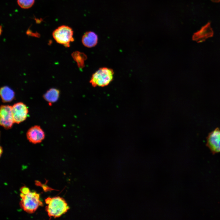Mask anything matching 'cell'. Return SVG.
I'll return each mask as SVG.
<instances>
[{"instance_id":"cell-1","label":"cell","mask_w":220,"mask_h":220,"mask_svg":"<svg viewBox=\"0 0 220 220\" xmlns=\"http://www.w3.org/2000/svg\"><path fill=\"white\" fill-rule=\"evenodd\" d=\"M20 191L21 199L20 206L26 212L33 213L39 206H43L42 202L40 200L39 194L36 192H31L28 188L25 186L21 187Z\"/></svg>"},{"instance_id":"cell-2","label":"cell","mask_w":220,"mask_h":220,"mask_svg":"<svg viewBox=\"0 0 220 220\" xmlns=\"http://www.w3.org/2000/svg\"><path fill=\"white\" fill-rule=\"evenodd\" d=\"M45 209L50 218H57L66 213L69 209L65 200L59 196L48 197L45 200Z\"/></svg>"},{"instance_id":"cell-3","label":"cell","mask_w":220,"mask_h":220,"mask_svg":"<svg viewBox=\"0 0 220 220\" xmlns=\"http://www.w3.org/2000/svg\"><path fill=\"white\" fill-rule=\"evenodd\" d=\"M114 74V71L111 68H100L93 74L90 83L94 87L107 86L112 81Z\"/></svg>"},{"instance_id":"cell-4","label":"cell","mask_w":220,"mask_h":220,"mask_svg":"<svg viewBox=\"0 0 220 220\" xmlns=\"http://www.w3.org/2000/svg\"><path fill=\"white\" fill-rule=\"evenodd\" d=\"M52 35L56 41L66 47L70 46L74 41L73 31L69 26L62 25L58 27L53 32Z\"/></svg>"},{"instance_id":"cell-5","label":"cell","mask_w":220,"mask_h":220,"mask_svg":"<svg viewBox=\"0 0 220 220\" xmlns=\"http://www.w3.org/2000/svg\"><path fill=\"white\" fill-rule=\"evenodd\" d=\"M14 123L12 113V106L2 105L0 106V124L5 129L11 128Z\"/></svg>"},{"instance_id":"cell-6","label":"cell","mask_w":220,"mask_h":220,"mask_svg":"<svg viewBox=\"0 0 220 220\" xmlns=\"http://www.w3.org/2000/svg\"><path fill=\"white\" fill-rule=\"evenodd\" d=\"M28 110L26 105L22 102L14 104L12 106V113L14 123L19 124L26 119Z\"/></svg>"},{"instance_id":"cell-7","label":"cell","mask_w":220,"mask_h":220,"mask_svg":"<svg viewBox=\"0 0 220 220\" xmlns=\"http://www.w3.org/2000/svg\"><path fill=\"white\" fill-rule=\"evenodd\" d=\"M206 145L213 154L220 152V129L219 128H216L208 134Z\"/></svg>"},{"instance_id":"cell-8","label":"cell","mask_w":220,"mask_h":220,"mask_svg":"<svg viewBox=\"0 0 220 220\" xmlns=\"http://www.w3.org/2000/svg\"><path fill=\"white\" fill-rule=\"evenodd\" d=\"M26 136L30 142L36 144L41 142L44 140L45 134L40 126L35 125L28 130Z\"/></svg>"},{"instance_id":"cell-9","label":"cell","mask_w":220,"mask_h":220,"mask_svg":"<svg viewBox=\"0 0 220 220\" xmlns=\"http://www.w3.org/2000/svg\"><path fill=\"white\" fill-rule=\"evenodd\" d=\"M97 35L94 32L91 31L85 32L82 38L83 45L88 48L95 46L98 42Z\"/></svg>"},{"instance_id":"cell-10","label":"cell","mask_w":220,"mask_h":220,"mask_svg":"<svg viewBox=\"0 0 220 220\" xmlns=\"http://www.w3.org/2000/svg\"><path fill=\"white\" fill-rule=\"evenodd\" d=\"M0 94L2 101L4 103L12 101L15 97L14 91L7 86H4L1 88Z\"/></svg>"},{"instance_id":"cell-11","label":"cell","mask_w":220,"mask_h":220,"mask_svg":"<svg viewBox=\"0 0 220 220\" xmlns=\"http://www.w3.org/2000/svg\"><path fill=\"white\" fill-rule=\"evenodd\" d=\"M60 91L55 88H52L48 90L43 95L44 99L49 103V105L56 102L59 99Z\"/></svg>"},{"instance_id":"cell-12","label":"cell","mask_w":220,"mask_h":220,"mask_svg":"<svg viewBox=\"0 0 220 220\" xmlns=\"http://www.w3.org/2000/svg\"><path fill=\"white\" fill-rule=\"evenodd\" d=\"M72 56L79 68H82L84 67L85 61L87 59V56L85 53L79 51H75L72 53Z\"/></svg>"},{"instance_id":"cell-13","label":"cell","mask_w":220,"mask_h":220,"mask_svg":"<svg viewBox=\"0 0 220 220\" xmlns=\"http://www.w3.org/2000/svg\"><path fill=\"white\" fill-rule=\"evenodd\" d=\"M212 32L211 31L207 32V30L203 29L195 33L193 35V39L197 42H200L212 36Z\"/></svg>"},{"instance_id":"cell-14","label":"cell","mask_w":220,"mask_h":220,"mask_svg":"<svg viewBox=\"0 0 220 220\" xmlns=\"http://www.w3.org/2000/svg\"><path fill=\"white\" fill-rule=\"evenodd\" d=\"M35 0H17L18 5L22 8L28 9L33 5Z\"/></svg>"},{"instance_id":"cell-15","label":"cell","mask_w":220,"mask_h":220,"mask_svg":"<svg viewBox=\"0 0 220 220\" xmlns=\"http://www.w3.org/2000/svg\"><path fill=\"white\" fill-rule=\"evenodd\" d=\"M3 151L2 149V146L0 147V156H1L2 153V152Z\"/></svg>"},{"instance_id":"cell-16","label":"cell","mask_w":220,"mask_h":220,"mask_svg":"<svg viewBox=\"0 0 220 220\" xmlns=\"http://www.w3.org/2000/svg\"><path fill=\"white\" fill-rule=\"evenodd\" d=\"M213 1H215V2L220 1V0H213Z\"/></svg>"}]
</instances>
